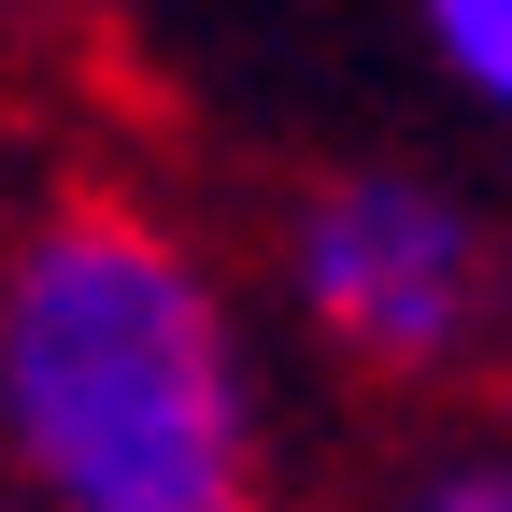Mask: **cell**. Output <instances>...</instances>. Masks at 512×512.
Segmentation results:
<instances>
[{
	"label": "cell",
	"mask_w": 512,
	"mask_h": 512,
	"mask_svg": "<svg viewBox=\"0 0 512 512\" xmlns=\"http://www.w3.org/2000/svg\"><path fill=\"white\" fill-rule=\"evenodd\" d=\"M484 356H498V370H512V256H498V342H484Z\"/></svg>",
	"instance_id": "obj_5"
},
{
	"label": "cell",
	"mask_w": 512,
	"mask_h": 512,
	"mask_svg": "<svg viewBox=\"0 0 512 512\" xmlns=\"http://www.w3.org/2000/svg\"><path fill=\"white\" fill-rule=\"evenodd\" d=\"M0 15H57V0H0Z\"/></svg>",
	"instance_id": "obj_6"
},
{
	"label": "cell",
	"mask_w": 512,
	"mask_h": 512,
	"mask_svg": "<svg viewBox=\"0 0 512 512\" xmlns=\"http://www.w3.org/2000/svg\"><path fill=\"white\" fill-rule=\"evenodd\" d=\"M0 484L29 512H271V384L200 228L57 185L0 228Z\"/></svg>",
	"instance_id": "obj_1"
},
{
	"label": "cell",
	"mask_w": 512,
	"mask_h": 512,
	"mask_svg": "<svg viewBox=\"0 0 512 512\" xmlns=\"http://www.w3.org/2000/svg\"><path fill=\"white\" fill-rule=\"evenodd\" d=\"M413 29H427V57H441V86L512 143V0H413Z\"/></svg>",
	"instance_id": "obj_3"
},
{
	"label": "cell",
	"mask_w": 512,
	"mask_h": 512,
	"mask_svg": "<svg viewBox=\"0 0 512 512\" xmlns=\"http://www.w3.org/2000/svg\"><path fill=\"white\" fill-rule=\"evenodd\" d=\"M370 512H512V441H470V456H427L413 484H384Z\"/></svg>",
	"instance_id": "obj_4"
},
{
	"label": "cell",
	"mask_w": 512,
	"mask_h": 512,
	"mask_svg": "<svg viewBox=\"0 0 512 512\" xmlns=\"http://www.w3.org/2000/svg\"><path fill=\"white\" fill-rule=\"evenodd\" d=\"M498 228L456 200L441 171L399 157H356V171H313L285 200V299L299 328L328 342L370 384H456L498 342Z\"/></svg>",
	"instance_id": "obj_2"
}]
</instances>
